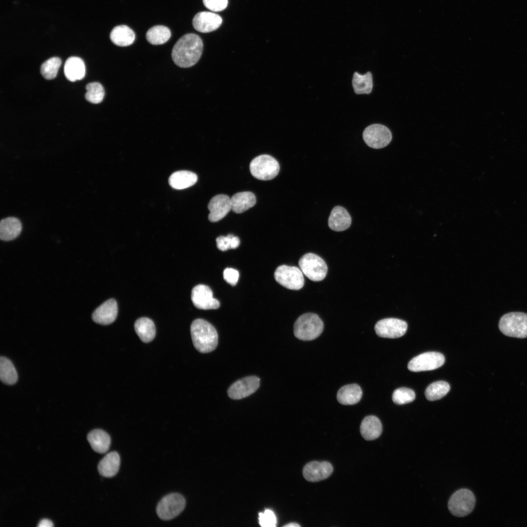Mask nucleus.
I'll use <instances>...</instances> for the list:
<instances>
[{"instance_id": "ea45409f", "label": "nucleus", "mask_w": 527, "mask_h": 527, "mask_svg": "<svg viewBox=\"0 0 527 527\" xmlns=\"http://www.w3.org/2000/svg\"><path fill=\"white\" fill-rule=\"evenodd\" d=\"M224 280L229 284L234 286L237 283L239 278V271L232 268H226L223 272Z\"/></svg>"}, {"instance_id": "f704fd0d", "label": "nucleus", "mask_w": 527, "mask_h": 527, "mask_svg": "<svg viewBox=\"0 0 527 527\" xmlns=\"http://www.w3.org/2000/svg\"><path fill=\"white\" fill-rule=\"evenodd\" d=\"M61 64V61L58 57H52L43 62L41 66V73L47 80L54 79Z\"/></svg>"}, {"instance_id": "4be33fe9", "label": "nucleus", "mask_w": 527, "mask_h": 527, "mask_svg": "<svg viewBox=\"0 0 527 527\" xmlns=\"http://www.w3.org/2000/svg\"><path fill=\"white\" fill-rule=\"evenodd\" d=\"M87 439L92 449L99 453L108 451L111 443L108 434L101 429L92 430L87 435Z\"/></svg>"}, {"instance_id": "7ed1b4c3", "label": "nucleus", "mask_w": 527, "mask_h": 527, "mask_svg": "<svg viewBox=\"0 0 527 527\" xmlns=\"http://www.w3.org/2000/svg\"><path fill=\"white\" fill-rule=\"evenodd\" d=\"M324 324L315 313H306L300 316L294 324V334L299 340L311 341L323 332Z\"/></svg>"}, {"instance_id": "0eeeda50", "label": "nucleus", "mask_w": 527, "mask_h": 527, "mask_svg": "<svg viewBox=\"0 0 527 527\" xmlns=\"http://www.w3.org/2000/svg\"><path fill=\"white\" fill-rule=\"evenodd\" d=\"M475 501V497L471 491L462 488L451 495L448 503V508L452 515L464 517L472 511Z\"/></svg>"}, {"instance_id": "bb28decb", "label": "nucleus", "mask_w": 527, "mask_h": 527, "mask_svg": "<svg viewBox=\"0 0 527 527\" xmlns=\"http://www.w3.org/2000/svg\"><path fill=\"white\" fill-rule=\"evenodd\" d=\"M110 38L112 42L119 46H127L132 44L135 39L134 31L125 25L115 26L112 30Z\"/></svg>"}, {"instance_id": "423d86ee", "label": "nucleus", "mask_w": 527, "mask_h": 527, "mask_svg": "<svg viewBox=\"0 0 527 527\" xmlns=\"http://www.w3.org/2000/svg\"><path fill=\"white\" fill-rule=\"evenodd\" d=\"M299 265L305 276L312 281L324 279L327 274V266L324 260L318 255L308 253L299 260Z\"/></svg>"}, {"instance_id": "a878e982", "label": "nucleus", "mask_w": 527, "mask_h": 527, "mask_svg": "<svg viewBox=\"0 0 527 527\" xmlns=\"http://www.w3.org/2000/svg\"><path fill=\"white\" fill-rule=\"evenodd\" d=\"M362 390L357 384H350L342 387L338 391L337 400L344 405H352L357 403L361 400Z\"/></svg>"}, {"instance_id": "5701e85b", "label": "nucleus", "mask_w": 527, "mask_h": 527, "mask_svg": "<svg viewBox=\"0 0 527 527\" xmlns=\"http://www.w3.org/2000/svg\"><path fill=\"white\" fill-rule=\"evenodd\" d=\"M22 230L20 221L17 218L10 217L2 219L0 223V238L4 241L17 238Z\"/></svg>"}, {"instance_id": "412c9836", "label": "nucleus", "mask_w": 527, "mask_h": 527, "mask_svg": "<svg viewBox=\"0 0 527 527\" xmlns=\"http://www.w3.org/2000/svg\"><path fill=\"white\" fill-rule=\"evenodd\" d=\"M65 77L71 81L82 79L85 74V66L83 60L78 57L68 58L64 65Z\"/></svg>"}, {"instance_id": "393cba45", "label": "nucleus", "mask_w": 527, "mask_h": 527, "mask_svg": "<svg viewBox=\"0 0 527 527\" xmlns=\"http://www.w3.org/2000/svg\"><path fill=\"white\" fill-rule=\"evenodd\" d=\"M231 210L236 213H242L256 203V199L255 195L249 191L238 192L233 195L230 198Z\"/></svg>"}, {"instance_id": "2eb2a0df", "label": "nucleus", "mask_w": 527, "mask_h": 527, "mask_svg": "<svg viewBox=\"0 0 527 527\" xmlns=\"http://www.w3.org/2000/svg\"><path fill=\"white\" fill-rule=\"evenodd\" d=\"M333 470L332 465L327 461H312L304 466L303 474L309 482H315L328 478Z\"/></svg>"}, {"instance_id": "b1692460", "label": "nucleus", "mask_w": 527, "mask_h": 527, "mask_svg": "<svg viewBox=\"0 0 527 527\" xmlns=\"http://www.w3.org/2000/svg\"><path fill=\"white\" fill-rule=\"evenodd\" d=\"M362 437L366 440H374L378 438L382 432V425L376 416L369 415L362 421L360 426Z\"/></svg>"}, {"instance_id": "c756f323", "label": "nucleus", "mask_w": 527, "mask_h": 527, "mask_svg": "<svg viewBox=\"0 0 527 527\" xmlns=\"http://www.w3.org/2000/svg\"><path fill=\"white\" fill-rule=\"evenodd\" d=\"M354 92L357 94H369L373 87L372 76L370 72L361 75L354 72L352 80Z\"/></svg>"}, {"instance_id": "20e7f679", "label": "nucleus", "mask_w": 527, "mask_h": 527, "mask_svg": "<svg viewBox=\"0 0 527 527\" xmlns=\"http://www.w3.org/2000/svg\"><path fill=\"white\" fill-rule=\"evenodd\" d=\"M499 328L506 336L517 338L527 337V314L510 312L500 319Z\"/></svg>"}, {"instance_id": "c9c22d12", "label": "nucleus", "mask_w": 527, "mask_h": 527, "mask_svg": "<svg viewBox=\"0 0 527 527\" xmlns=\"http://www.w3.org/2000/svg\"><path fill=\"white\" fill-rule=\"evenodd\" d=\"M415 394L410 388L401 387L394 390L392 394V400L397 405H404L414 400Z\"/></svg>"}, {"instance_id": "1a4fd4ad", "label": "nucleus", "mask_w": 527, "mask_h": 527, "mask_svg": "<svg viewBox=\"0 0 527 527\" xmlns=\"http://www.w3.org/2000/svg\"><path fill=\"white\" fill-rule=\"evenodd\" d=\"M274 275L277 283L289 289L299 290L304 285L303 273L296 266L280 265L276 268Z\"/></svg>"}, {"instance_id": "4c0bfd02", "label": "nucleus", "mask_w": 527, "mask_h": 527, "mask_svg": "<svg viewBox=\"0 0 527 527\" xmlns=\"http://www.w3.org/2000/svg\"><path fill=\"white\" fill-rule=\"evenodd\" d=\"M259 524L263 527H275L277 524V519L274 512L266 509L264 512L259 514Z\"/></svg>"}, {"instance_id": "c85d7f7f", "label": "nucleus", "mask_w": 527, "mask_h": 527, "mask_svg": "<svg viewBox=\"0 0 527 527\" xmlns=\"http://www.w3.org/2000/svg\"><path fill=\"white\" fill-rule=\"evenodd\" d=\"M134 328L140 339L144 343L152 341L156 334L155 324L150 319L142 317L137 320Z\"/></svg>"}, {"instance_id": "f257e3e1", "label": "nucleus", "mask_w": 527, "mask_h": 527, "mask_svg": "<svg viewBox=\"0 0 527 527\" xmlns=\"http://www.w3.org/2000/svg\"><path fill=\"white\" fill-rule=\"evenodd\" d=\"M203 43L196 34L189 33L182 36L175 44L172 58L178 66L187 68L195 65L201 57Z\"/></svg>"}, {"instance_id": "6ab92c4d", "label": "nucleus", "mask_w": 527, "mask_h": 527, "mask_svg": "<svg viewBox=\"0 0 527 527\" xmlns=\"http://www.w3.org/2000/svg\"><path fill=\"white\" fill-rule=\"evenodd\" d=\"M328 224L331 230L342 231L349 227L351 224V218L345 208L336 206L331 211Z\"/></svg>"}, {"instance_id": "a211bd4d", "label": "nucleus", "mask_w": 527, "mask_h": 527, "mask_svg": "<svg viewBox=\"0 0 527 527\" xmlns=\"http://www.w3.org/2000/svg\"><path fill=\"white\" fill-rule=\"evenodd\" d=\"M117 314V303L115 300L111 299L104 302L94 310L92 318L96 323L108 325L115 321Z\"/></svg>"}, {"instance_id": "f03ea898", "label": "nucleus", "mask_w": 527, "mask_h": 527, "mask_svg": "<svg viewBox=\"0 0 527 527\" xmlns=\"http://www.w3.org/2000/svg\"><path fill=\"white\" fill-rule=\"evenodd\" d=\"M190 332L193 345L200 352L208 353L214 350L218 343V335L215 327L207 321L195 320L191 324Z\"/></svg>"}, {"instance_id": "dca6fc26", "label": "nucleus", "mask_w": 527, "mask_h": 527, "mask_svg": "<svg viewBox=\"0 0 527 527\" xmlns=\"http://www.w3.org/2000/svg\"><path fill=\"white\" fill-rule=\"evenodd\" d=\"M208 219L216 222L223 219L231 210V199L226 195L219 194L213 197L208 204Z\"/></svg>"}, {"instance_id": "39448f33", "label": "nucleus", "mask_w": 527, "mask_h": 527, "mask_svg": "<svg viewBox=\"0 0 527 527\" xmlns=\"http://www.w3.org/2000/svg\"><path fill=\"white\" fill-rule=\"evenodd\" d=\"M252 175L264 181L270 180L278 174L280 166L276 159L268 155H262L252 160L249 165Z\"/></svg>"}, {"instance_id": "2f4dec72", "label": "nucleus", "mask_w": 527, "mask_h": 527, "mask_svg": "<svg viewBox=\"0 0 527 527\" xmlns=\"http://www.w3.org/2000/svg\"><path fill=\"white\" fill-rule=\"evenodd\" d=\"M18 374L11 361L7 358L1 356L0 358V379L6 385L15 384L18 380Z\"/></svg>"}, {"instance_id": "7c9ffc66", "label": "nucleus", "mask_w": 527, "mask_h": 527, "mask_svg": "<svg viewBox=\"0 0 527 527\" xmlns=\"http://www.w3.org/2000/svg\"><path fill=\"white\" fill-rule=\"evenodd\" d=\"M169 29L163 25H156L148 29L146 34L147 41L153 45L162 44L171 37Z\"/></svg>"}, {"instance_id": "f3484780", "label": "nucleus", "mask_w": 527, "mask_h": 527, "mask_svg": "<svg viewBox=\"0 0 527 527\" xmlns=\"http://www.w3.org/2000/svg\"><path fill=\"white\" fill-rule=\"evenodd\" d=\"M222 23V18L218 14L208 11L197 13L193 18L194 28L202 33H208L217 29Z\"/></svg>"}, {"instance_id": "58836bf2", "label": "nucleus", "mask_w": 527, "mask_h": 527, "mask_svg": "<svg viewBox=\"0 0 527 527\" xmlns=\"http://www.w3.org/2000/svg\"><path fill=\"white\" fill-rule=\"evenodd\" d=\"M204 5L213 12L224 10L227 6V0H203Z\"/></svg>"}, {"instance_id": "aec40b11", "label": "nucleus", "mask_w": 527, "mask_h": 527, "mask_svg": "<svg viewBox=\"0 0 527 527\" xmlns=\"http://www.w3.org/2000/svg\"><path fill=\"white\" fill-rule=\"evenodd\" d=\"M121 460L116 451L107 453L99 463L98 470L99 473L105 477H112L118 472Z\"/></svg>"}, {"instance_id": "473e14b6", "label": "nucleus", "mask_w": 527, "mask_h": 527, "mask_svg": "<svg viewBox=\"0 0 527 527\" xmlns=\"http://www.w3.org/2000/svg\"><path fill=\"white\" fill-rule=\"evenodd\" d=\"M449 390L450 385L447 382L437 381L427 386L425 391V396L429 401H436L444 397Z\"/></svg>"}, {"instance_id": "9d476101", "label": "nucleus", "mask_w": 527, "mask_h": 527, "mask_svg": "<svg viewBox=\"0 0 527 527\" xmlns=\"http://www.w3.org/2000/svg\"><path fill=\"white\" fill-rule=\"evenodd\" d=\"M363 138L369 147L380 149L389 144L392 140V134L386 126L376 123L370 125L365 129Z\"/></svg>"}, {"instance_id": "cd10ccee", "label": "nucleus", "mask_w": 527, "mask_h": 527, "mask_svg": "<svg viewBox=\"0 0 527 527\" xmlns=\"http://www.w3.org/2000/svg\"><path fill=\"white\" fill-rule=\"evenodd\" d=\"M197 175L191 171L182 170L172 174L169 178L170 185L176 189H183L190 187L197 182Z\"/></svg>"}, {"instance_id": "a19ab883", "label": "nucleus", "mask_w": 527, "mask_h": 527, "mask_svg": "<svg viewBox=\"0 0 527 527\" xmlns=\"http://www.w3.org/2000/svg\"><path fill=\"white\" fill-rule=\"evenodd\" d=\"M37 526L38 527H53V524L50 520L43 519L40 521Z\"/></svg>"}, {"instance_id": "79ce46f5", "label": "nucleus", "mask_w": 527, "mask_h": 527, "mask_svg": "<svg viewBox=\"0 0 527 527\" xmlns=\"http://www.w3.org/2000/svg\"><path fill=\"white\" fill-rule=\"evenodd\" d=\"M284 527H300V525H299L298 524L296 523H290L287 524L284 526Z\"/></svg>"}, {"instance_id": "4468645a", "label": "nucleus", "mask_w": 527, "mask_h": 527, "mask_svg": "<svg viewBox=\"0 0 527 527\" xmlns=\"http://www.w3.org/2000/svg\"><path fill=\"white\" fill-rule=\"evenodd\" d=\"M191 298L194 305L198 309H216L220 306L219 301L213 298L211 288L204 284H198L193 287Z\"/></svg>"}, {"instance_id": "f8f14e48", "label": "nucleus", "mask_w": 527, "mask_h": 527, "mask_svg": "<svg viewBox=\"0 0 527 527\" xmlns=\"http://www.w3.org/2000/svg\"><path fill=\"white\" fill-rule=\"evenodd\" d=\"M407 328V323L396 318H385L379 321L374 329L376 334L381 337L397 338L403 336Z\"/></svg>"}, {"instance_id": "72a5a7b5", "label": "nucleus", "mask_w": 527, "mask_h": 527, "mask_svg": "<svg viewBox=\"0 0 527 527\" xmlns=\"http://www.w3.org/2000/svg\"><path fill=\"white\" fill-rule=\"evenodd\" d=\"M85 99L89 102L97 104L101 102L104 97L105 92L102 85L98 82H92L86 86Z\"/></svg>"}, {"instance_id": "ddd939ff", "label": "nucleus", "mask_w": 527, "mask_h": 527, "mask_svg": "<svg viewBox=\"0 0 527 527\" xmlns=\"http://www.w3.org/2000/svg\"><path fill=\"white\" fill-rule=\"evenodd\" d=\"M260 379L250 376L239 379L232 384L227 390L229 398L239 400L247 397L255 392L260 386Z\"/></svg>"}, {"instance_id": "9b49d317", "label": "nucleus", "mask_w": 527, "mask_h": 527, "mask_svg": "<svg viewBox=\"0 0 527 527\" xmlns=\"http://www.w3.org/2000/svg\"><path fill=\"white\" fill-rule=\"evenodd\" d=\"M445 357L437 352H426L412 358L408 363V369L413 372L436 369L445 363Z\"/></svg>"}, {"instance_id": "e433bc0d", "label": "nucleus", "mask_w": 527, "mask_h": 527, "mask_svg": "<svg viewBox=\"0 0 527 527\" xmlns=\"http://www.w3.org/2000/svg\"><path fill=\"white\" fill-rule=\"evenodd\" d=\"M216 241L218 248L223 251L235 249L240 243L239 238L233 234H228L226 236H220L216 238Z\"/></svg>"}, {"instance_id": "6e6552de", "label": "nucleus", "mask_w": 527, "mask_h": 527, "mask_svg": "<svg viewBox=\"0 0 527 527\" xmlns=\"http://www.w3.org/2000/svg\"><path fill=\"white\" fill-rule=\"evenodd\" d=\"M185 500L180 494L172 493L163 497L158 503L156 512L163 520H169L179 515L184 509Z\"/></svg>"}]
</instances>
